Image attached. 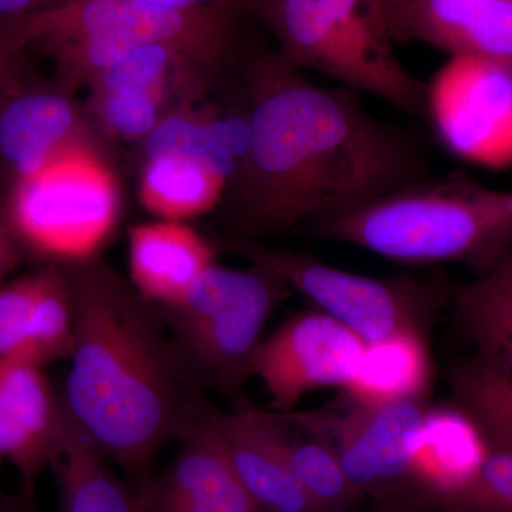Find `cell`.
Listing matches in <instances>:
<instances>
[{
	"label": "cell",
	"mask_w": 512,
	"mask_h": 512,
	"mask_svg": "<svg viewBox=\"0 0 512 512\" xmlns=\"http://www.w3.org/2000/svg\"><path fill=\"white\" fill-rule=\"evenodd\" d=\"M40 271L0 285V362L26 357Z\"/></svg>",
	"instance_id": "28"
},
{
	"label": "cell",
	"mask_w": 512,
	"mask_h": 512,
	"mask_svg": "<svg viewBox=\"0 0 512 512\" xmlns=\"http://www.w3.org/2000/svg\"><path fill=\"white\" fill-rule=\"evenodd\" d=\"M458 329L476 350L478 362L512 383V284L487 278L451 289Z\"/></svg>",
	"instance_id": "21"
},
{
	"label": "cell",
	"mask_w": 512,
	"mask_h": 512,
	"mask_svg": "<svg viewBox=\"0 0 512 512\" xmlns=\"http://www.w3.org/2000/svg\"><path fill=\"white\" fill-rule=\"evenodd\" d=\"M153 5L175 9L207 8V6H222V8H242L251 5L254 0H143Z\"/></svg>",
	"instance_id": "32"
},
{
	"label": "cell",
	"mask_w": 512,
	"mask_h": 512,
	"mask_svg": "<svg viewBox=\"0 0 512 512\" xmlns=\"http://www.w3.org/2000/svg\"><path fill=\"white\" fill-rule=\"evenodd\" d=\"M212 427L232 470L261 510L322 512L272 444L264 410L241 400L235 412H217Z\"/></svg>",
	"instance_id": "16"
},
{
	"label": "cell",
	"mask_w": 512,
	"mask_h": 512,
	"mask_svg": "<svg viewBox=\"0 0 512 512\" xmlns=\"http://www.w3.org/2000/svg\"><path fill=\"white\" fill-rule=\"evenodd\" d=\"M488 450L483 433L456 407H430L413 441L414 505L434 501L480 463ZM433 510V508H431Z\"/></svg>",
	"instance_id": "18"
},
{
	"label": "cell",
	"mask_w": 512,
	"mask_h": 512,
	"mask_svg": "<svg viewBox=\"0 0 512 512\" xmlns=\"http://www.w3.org/2000/svg\"><path fill=\"white\" fill-rule=\"evenodd\" d=\"M99 140L67 90L20 84L0 107V170L9 185Z\"/></svg>",
	"instance_id": "11"
},
{
	"label": "cell",
	"mask_w": 512,
	"mask_h": 512,
	"mask_svg": "<svg viewBox=\"0 0 512 512\" xmlns=\"http://www.w3.org/2000/svg\"><path fill=\"white\" fill-rule=\"evenodd\" d=\"M173 463L137 494V512H259L211 423L183 441Z\"/></svg>",
	"instance_id": "15"
},
{
	"label": "cell",
	"mask_w": 512,
	"mask_h": 512,
	"mask_svg": "<svg viewBox=\"0 0 512 512\" xmlns=\"http://www.w3.org/2000/svg\"><path fill=\"white\" fill-rule=\"evenodd\" d=\"M131 284L156 306L175 305L215 262V248L184 222L136 225L128 235Z\"/></svg>",
	"instance_id": "17"
},
{
	"label": "cell",
	"mask_w": 512,
	"mask_h": 512,
	"mask_svg": "<svg viewBox=\"0 0 512 512\" xmlns=\"http://www.w3.org/2000/svg\"><path fill=\"white\" fill-rule=\"evenodd\" d=\"M0 512H36L33 511L29 505H22L20 503H6L0 504Z\"/></svg>",
	"instance_id": "35"
},
{
	"label": "cell",
	"mask_w": 512,
	"mask_h": 512,
	"mask_svg": "<svg viewBox=\"0 0 512 512\" xmlns=\"http://www.w3.org/2000/svg\"><path fill=\"white\" fill-rule=\"evenodd\" d=\"M367 343L328 313L289 316L262 339L252 359V376L264 384L275 413L293 412L316 390L346 386L359 373Z\"/></svg>",
	"instance_id": "10"
},
{
	"label": "cell",
	"mask_w": 512,
	"mask_h": 512,
	"mask_svg": "<svg viewBox=\"0 0 512 512\" xmlns=\"http://www.w3.org/2000/svg\"><path fill=\"white\" fill-rule=\"evenodd\" d=\"M491 278L498 279V281L510 282L512 284V252L507 258L495 268Z\"/></svg>",
	"instance_id": "34"
},
{
	"label": "cell",
	"mask_w": 512,
	"mask_h": 512,
	"mask_svg": "<svg viewBox=\"0 0 512 512\" xmlns=\"http://www.w3.org/2000/svg\"><path fill=\"white\" fill-rule=\"evenodd\" d=\"M59 0H0V30L18 25Z\"/></svg>",
	"instance_id": "30"
},
{
	"label": "cell",
	"mask_w": 512,
	"mask_h": 512,
	"mask_svg": "<svg viewBox=\"0 0 512 512\" xmlns=\"http://www.w3.org/2000/svg\"><path fill=\"white\" fill-rule=\"evenodd\" d=\"M292 291L261 266L215 262L180 302L156 308L195 379L237 404L266 323Z\"/></svg>",
	"instance_id": "6"
},
{
	"label": "cell",
	"mask_w": 512,
	"mask_h": 512,
	"mask_svg": "<svg viewBox=\"0 0 512 512\" xmlns=\"http://www.w3.org/2000/svg\"><path fill=\"white\" fill-rule=\"evenodd\" d=\"M387 25L394 43H426L512 72V0H402Z\"/></svg>",
	"instance_id": "13"
},
{
	"label": "cell",
	"mask_w": 512,
	"mask_h": 512,
	"mask_svg": "<svg viewBox=\"0 0 512 512\" xmlns=\"http://www.w3.org/2000/svg\"><path fill=\"white\" fill-rule=\"evenodd\" d=\"M67 420L45 366L26 357L0 362V457L28 487L62 450Z\"/></svg>",
	"instance_id": "12"
},
{
	"label": "cell",
	"mask_w": 512,
	"mask_h": 512,
	"mask_svg": "<svg viewBox=\"0 0 512 512\" xmlns=\"http://www.w3.org/2000/svg\"><path fill=\"white\" fill-rule=\"evenodd\" d=\"M6 217L22 248L69 264L89 258L109 237L120 190L99 150H74L9 185Z\"/></svg>",
	"instance_id": "8"
},
{
	"label": "cell",
	"mask_w": 512,
	"mask_h": 512,
	"mask_svg": "<svg viewBox=\"0 0 512 512\" xmlns=\"http://www.w3.org/2000/svg\"><path fill=\"white\" fill-rule=\"evenodd\" d=\"M15 55L16 53L10 52L8 47L0 42V107L10 94L22 84L18 73H16L15 64H13Z\"/></svg>",
	"instance_id": "31"
},
{
	"label": "cell",
	"mask_w": 512,
	"mask_h": 512,
	"mask_svg": "<svg viewBox=\"0 0 512 512\" xmlns=\"http://www.w3.org/2000/svg\"><path fill=\"white\" fill-rule=\"evenodd\" d=\"M74 346V309L69 279L59 264L40 269L32 329L26 359L46 366L70 357Z\"/></svg>",
	"instance_id": "25"
},
{
	"label": "cell",
	"mask_w": 512,
	"mask_h": 512,
	"mask_svg": "<svg viewBox=\"0 0 512 512\" xmlns=\"http://www.w3.org/2000/svg\"><path fill=\"white\" fill-rule=\"evenodd\" d=\"M174 94L197 96L171 86L90 93L89 110L107 136L143 141L161 117L175 107L170 106Z\"/></svg>",
	"instance_id": "26"
},
{
	"label": "cell",
	"mask_w": 512,
	"mask_h": 512,
	"mask_svg": "<svg viewBox=\"0 0 512 512\" xmlns=\"http://www.w3.org/2000/svg\"><path fill=\"white\" fill-rule=\"evenodd\" d=\"M221 249L261 266L311 299L356 333L367 345L402 333L429 339L451 291L410 276L370 278L325 264L306 252L275 248L262 241L222 238Z\"/></svg>",
	"instance_id": "7"
},
{
	"label": "cell",
	"mask_w": 512,
	"mask_h": 512,
	"mask_svg": "<svg viewBox=\"0 0 512 512\" xmlns=\"http://www.w3.org/2000/svg\"><path fill=\"white\" fill-rule=\"evenodd\" d=\"M103 456L69 416L62 450L50 466L59 484V512H137V495L113 477Z\"/></svg>",
	"instance_id": "20"
},
{
	"label": "cell",
	"mask_w": 512,
	"mask_h": 512,
	"mask_svg": "<svg viewBox=\"0 0 512 512\" xmlns=\"http://www.w3.org/2000/svg\"><path fill=\"white\" fill-rule=\"evenodd\" d=\"M446 130L461 154L481 163L512 161V72L476 57L446 70Z\"/></svg>",
	"instance_id": "14"
},
{
	"label": "cell",
	"mask_w": 512,
	"mask_h": 512,
	"mask_svg": "<svg viewBox=\"0 0 512 512\" xmlns=\"http://www.w3.org/2000/svg\"><path fill=\"white\" fill-rule=\"evenodd\" d=\"M244 110L247 154L222 197L228 238L262 241L431 177L416 131L376 119L356 92L319 86L276 52L248 64Z\"/></svg>",
	"instance_id": "1"
},
{
	"label": "cell",
	"mask_w": 512,
	"mask_h": 512,
	"mask_svg": "<svg viewBox=\"0 0 512 512\" xmlns=\"http://www.w3.org/2000/svg\"><path fill=\"white\" fill-rule=\"evenodd\" d=\"M375 512H437L431 508L410 504H379Z\"/></svg>",
	"instance_id": "33"
},
{
	"label": "cell",
	"mask_w": 512,
	"mask_h": 512,
	"mask_svg": "<svg viewBox=\"0 0 512 512\" xmlns=\"http://www.w3.org/2000/svg\"><path fill=\"white\" fill-rule=\"evenodd\" d=\"M248 8L296 69L325 74L409 114L426 106L429 87L397 59L380 0H254Z\"/></svg>",
	"instance_id": "5"
},
{
	"label": "cell",
	"mask_w": 512,
	"mask_h": 512,
	"mask_svg": "<svg viewBox=\"0 0 512 512\" xmlns=\"http://www.w3.org/2000/svg\"><path fill=\"white\" fill-rule=\"evenodd\" d=\"M400 2H402V0H380V3H382L384 9V13H386V19L387 15H389V13L392 12V10L396 8Z\"/></svg>",
	"instance_id": "36"
},
{
	"label": "cell",
	"mask_w": 512,
	"mask_h": 512,
	"mask_svg": "<svg viewBox=\"0 0 512 512\" xmlns=\"http://www.w3.org/2000/svg\"><path fill=\"white\" fill-rule=\"evenodd\" d=\"M429 410L427 399L382 404L345 399L315 412L276 414L328 444L362 497L414 505L413 441Z\"/></svg>",
	"instance_id": "9"
},
{
	"label": "cell",
	"mask_w": 512,
	"mask_h": 512,
	"mask_svg": "<svg viewBox=\"0 0 512 512\" xmlns=\"http://www.w3.org/2000/svg\"><path fill=\"white\" fill-rule=\"evenodd\" d=\"M264 413L272 444L319 510L352 511L357 501L363 497L346 477L338 457L328 444L299 427L301 436L293 437V434L285 430V424L274 412Z\"/></svg>",
	"instance_id": "23"
},
{
	"label": "cell",
	"mask_w": 512,
	"mask_h": 512,
	"mask_svg": "<svg viewBox=\"0 0 512 512\" xmlns=\"http://www.w3.org/2000/svg\"><path fill=\"white\" fill-rule=\"evenodd\" d=\"M259 512H269V511L261 510V511H259Z\"/></svg>",
	"instance_id": "37"
},
{
	"label": "cell",
	"mask_w": 512,
	"mask_h": 512,
	"mask_svg": "<svg viewBox=\"0 0 512 512\" xmlns=\"http://www.w3.org/2000/svg\"><path fill=\"white\" fill-rule=\"evenodd\" d=\"M237 10L165 8L143 0H59L0 30V42L16 55L30 46L45 49L66 89L89 86L97 74L151 43L175 47L218 73L234 55Z\"/></svg>",
	"instance_id": "4"
},
{
	"label": "cell",
	"mask_w": 512,
	"mask_h": 512,
	"mask_svg": "<svg viewBox=\"0 0 512 512\" xmlns=\"http://www.w3.org/2000/svg\"><path fill=\"white\" fill-rule=\"evenodd\" d=\"M69 279L74 346L60 396L70 419L133 476L161 448L191 439L218 410L156 305L96 256L59 264Z\"/></svg>",
	"instance_id": "2"
},
{
	"label": "cell",
	"mask_w": 512,
	"mask_h": 512,
	"mask_svg": "<svg viewBox=\"0 0 512 512\" xmlns=\"http://www.w3.org/2000/svg\"><path fill=\"white\" fill-rule=\"evenodd\" d=\"M303 228L396 264H458L487 278L512 252V190L464 174L430 177Z\"/></svg>",
	"instance_id": "3"
},
{
	"label": "cell",
	"mask_w": 512,
	"mask_h": 512,
	"mask_svg": "<svg viewBox=\"0 0 512 512\" xmlns=\"http://www.w3.org/2000/svg\"><path fill=\"white\" fill-rule=\"evenodd\" d=\"M431 508L437 512H512V451L488 446L480 463Z\"/></svg>",
	"instance_id": "27"
},
{
	"label": "cell",
	"mask_w": 512,
	"mask_h": 512,
	"mask_svg": "<svg viewBox=\"0 0 512 512\" xmlns=\"http://www.w3.org/2000/svg\"><path fill=\"white\" fill-rule=\"evenodd\" d=\"M0 460H2V457H0Z\"/></svg>",
	"instance_id": "38"
},
{
	"label": "cell",
	"mask_w": 512,
	"mask_h": 512,
	"mask_svg": "<svg viewBox=\"0 0 512 512\" xmlns=\"http://www.w3.org/2000/svg\"><path fill=\"white\" fill-rule=\"evenodd\" d=\"M431 376L429 339L402 333L367 345L359 373L342 390L346 400L359 404L427 399Z\"/></svg>",
	"instance_id": "19"
},
{
	"label": "cell",
	"mask_w": 512,
	"mask_h": 512,
	"mask_svg": "<svg viewBox=\"0 0 512 512\" xmlns=\"http://www.w3.org/2000/svg\"><path fill=\"white\" fill-rule=\"evenodd\" d=\"M22 249L10 227L5 207L0 204V285L5 282L6 275L18 266L22 258Z\"/></svg>",
	"instance_id": "29"
},
{
	"label": "cell",
	"mask_w": 512,
	"mask_h": 512,
	"mask_svg": "<svg viewBox=\"0 0 512 512\" xmlns=\"http://www.w3.org/2000/svg\"><path fill=\"white\" fill-rule=\"evenodd\" d=\"M225 188L221 178L197 161L161 156L144 160L138 195L160 220L183 222L217 207Z\"/></svg>",
	"instance_id": "22"
},
{
	"label": "cell",
	"mask_w": 512,
	"mask_h": 512,
	"mask_svg": "<svg viewBox=\"0 0 512 512\" xmlns=\"http://www.w3.org/2000/svg\"><path fill=\"white\" fill-rule=\"evenodd\" d=\"M454 407L483 433L488 446L512 451V383L497 370L470 359L450 373Z\"/></svg>",
	"instance_id": "24"
}]
</instances>
